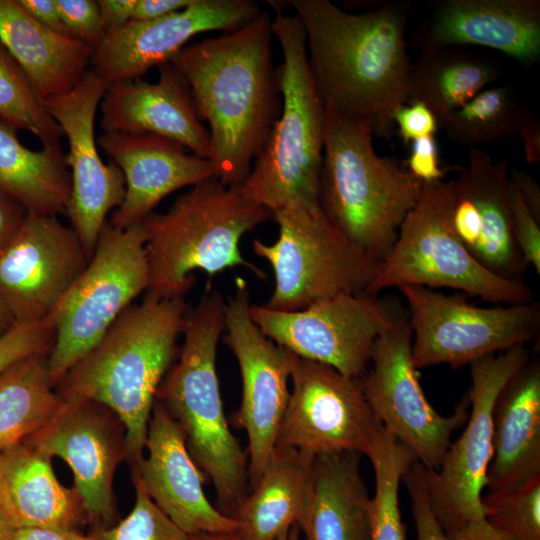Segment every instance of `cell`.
Returning <instances> with one entry per match:
<instances>
[{"label":"cell","mask_w":540,"mask_h":540,"mask_svg":"<svg viewBox=\"0 0 540 540\" xmlns=\"http://www.w3.org/2000/svg\"><path fill=\"white\" fill-rule=\"evenodd\" d=\"M499 77L486 58L452 49L422 52L413 63L407 103L420 102L442 125Z\"/></svg>","instance_id":"obj_32"},{"label":"cell","mask_w":540,"mask_h":540,"mask_svg":"<svg viewBox=\"0 0 540 540\" xmlns=\"http://www.w3.org/2000/svg\"><path fill=\"white\" fill-rule=\"evenodd\" d=\"M148 456L132 464L153 502L188 535L235 533L238 522L207 499L204 477L179 426L155 400L145 441Z\"/></svg>","instance_id":"obj_21"},{"label":"cell","mask_w":540,"mask_h":540,"mask_svg":"<svg viewBox=\"0 0 540 540\" xmlns=\"http://www.w3.org/2000/svg\"><path fill=\"white\" fill-rule=\"evenodd\" d=\"M394 126L398 128L399 136L406 143L434 135L439 123L430 109L420 102L406 103L394 114Z\"/></svg>","instance_id":"obj_43"},{"label":"cell","mask_w":540,"mask_h":540,"mask_svg":"<svg viewBox=\"0 0 540 540\" xmlns=\"http://www.w3.org/2000/svg\"><path fill=\"white\" fill-rule=\"evenodd\" d=\"M105 34L112 33L131 21L136 0H98Z\"/></svg>","instance_id":"obj_47"},{"label":"cell","mask_w":540,"mask_h":540,"mask_svg":"<svg viewBox=\"0 0 540 540\" xmlns=\"http://www.w3.org/2000/svg\"><path fill=\"white\" fill-rule=\"evenodd\" d=\"M525 345L479 358L470 365L471 412L437 470L426 469L433 511L446 533L484 517L483 490L492 458V412L506 382L528 361Z\"/></svg>","instance_id":"obj_12"},{"label":"cell","mask_w":540,"mask_h":540,"mask_svg":"<svg viewBox=\"0 0 540 540\" xmlns=\"http://www.w3.org/2000/svg\"><path fill=\"white\" fill-rule=\"evenodd\" d=\"M412 506L417 540H450L431 506L426 480V468L417 460L402 477Z\"/></svg>","instance_id":"obj_40"},{"label":"cell","mask_w":540,"mask_h":540,"mask_svg":"<svg viewBox=\"0 0 540 540\" xmlns=\"http://www.w3.org/2000/svg\"><path fill=\"white\" fill-rule=\"evenodd\" d=\"M158 68L155 83L135 79L108 86L100 103L102 129L156 135L210 159L209 131L196 113L187 85L170 63Z\"/></svg>","instance_id":"obj_24"},{"label":"cell","mask_w":540,"mask_h":540,"mask_svg":"<svg viewBox=\"0 0 540 540\" xmlns=\"http://www.w3.org/2000/svg\"><path fill=\"white\" fill-rule=\"evenodd\" d=\"M26 214V210L0 188V251L14 236Z\"/></svg>","instance_id":"obj_45"},{"label":"cell","mask_w":540,"mask_h":540,"mask_svg":"<svg viewBox=\"0 0 540 540\" xmlns=\"http://www.w3.org/2000/svg\"><path fill=\"white\" fill-rule=\"evenodd\" d=\"M447 534L450 540H513L490 525L485 518L471 521Z\"/></svg>","instance_id":"obj_49"},{"label":"cell","mask_w":540,"mask_h":540,"mask_svg":"<svg viewBox=\"0 0 540 540\" xmlns=\"http://www.w3.org/2000/svg\"><path fill=\"white\" fill-rule=\"evenodd\" d=\"M372 497L354 451L316 455L297 525L304 540H370Z\"/></svg>","instance_id":"obj_26"},{"label":"cell","mask_w":540,"mask_h":540,"mask_svg":"<svg viewBox=\"0 0 540 540\" xmlns=\"http://www.w3.org/2000/svg\"><path fill=\"white\" fill-rule=\"evenodd\" d=\"M407 161V170L422 183L441 181L444 171L440 168L438 146L434 135L413 140Z\"/></svg>","instance_id":"obj_44"},{"label":"cell","mask_w":540,"mask_h":540,"mask_svg":"<svg viewBox=\"0 0 540 540\" xmlns=\"http://www.w3.org/2000/svg\"><path fill=\"white\" fill-rule=\"evenodd\" d=\"M422 52L478 45L524 63L540 57L539 0H442L419 28Z\"/></svg>","instance_id":"obj_23"},{"label":"cell","mask_w":540,"mask_h":540,"mask_svg":"<svg viewBox=\"0 0 540 540\" xmlns=\"http://www.w3.org/2000/svg\"><path fill=\"white\" fill-rule=\"evenodd\" d=\"M410 311L412 360L417 369L447 364L453 369L525 345L540 332L536 301L479 307L460 295L421 286L398 288Z\"/></svg>","instance_id":"obj_11"},{"label":"cell","mask_w":540,"mask_h":540,"mask_svg":"<svg viewBox=\"0 0 540 540\" xmlns=\"http://www.w3.org/2000/svg\"><path fill=\"white\" fill-rule=\"evenodd\" d=\"M54 341L55 328L50 317L36 322L15 323L0 336V375L30 356H48Z\"/></svg>","instance_id":"obj_39"},{"label":"cell","mask_w":540,"mask_h":540,"mask_svg":"<svg viewBox=\"0 0 540 540\" xmlns=\"http://www.w3.org/2000/svg\"><path fill=\"white\" fill-rule=\"evenodd\" d=\"M487 522L513 540H540V478L508 492L482 495Z\"/></svg>","instance_id":"obj_37"},{"label":"cell","mask_w":540,"mask_h":540,"mask_svg":"<svg viewBox=\"0 0 540 540\" xmlns=\"http://www.w3.org/2000/svg\"><path fill=\"white\" fill-rule=\"evenodd\" d=\"M16 131L0 120V188L27 213H65L71 176L61 145L31 150L19 141Z\"/></svg>","instance_id":"obj_31"},{"label":"cell","mask_w":540,"mask_h":540,"mask_svg":"<svg viewBox=\"0 0 540 540\" xmlns=\"http://www.w3.org/2000/svg\"><path fill=\"white\" fill-rule=\"evenodd\" d=\"M187 540H239L235 533H198L188 535Z\"/></svg>","instance_id":"obj_54"},{"label":"cell","mask_w":540,"mask_h":540,"mask_svg":"<svg viewBox=\"0 0 540 540\" xmlns=\"http://www.w3.org/2000/svg\"><path fill=\"white\" fill-rule=\"evenodd\" d=\"M518 136L523 141L525 160L529 164L540 163V124L531 115L522 124Z\"/></svg>","instance_id":"obj_52"},{"label":"cell","mask_w":540,"mask_h":540,"mask_svg":"<svg viewBox=\"0 0 540 540\" xmlns=\"http://www.w3.org/2000/svg\"><path fill=\"white\" fill-rule=\"evenodd\" d=\"M97 143L125 179L124 199L109 221L117 228L141 223L169 194L214 177L209 159L156 135L104 132Z\"/></svg>","instance_id":"obj_22"},{"label":"cell","mask_w":540,"mask_h":540,"mask_svg":"<svg viewBox=\"0 0 540 540\" xmlns=\"http://www.w3.org/2000/svg\"><path fill=\"white\" fill-rule=\"evenodd\" d=\"M250 307L246 283L237 278L234 294L225 301L224 342L241 373L242 401L235 422L248 436V476L253 487L276 448L294 354L261 332L251 319Z\"/></svg>","instance_id":"obj_16"},{"label":"cell","mask_w":540,"mask_h":540,"mask_svg":"<svg viewBox=\"0 0 540 540\" xmlns=\"http://www.w3.org/2000/svg\"><path fill=\"white\" fill-rule=\"evenodd\" d=\"M135 503L130 513L110 527L91 528L90 540H187L183 532L153 502L144 489L137 471L131 467Z\"/></svg>","instance_id":"obj_38"},{"label":"cell","mask_w":540,"mask_h":540,"mask_svg":"<svg viewBox=\"0 0 540 540\" xmlns=\"http://www.w3.org/2000/svg\"><path fill=\"white\" fill-rule=\"evenodd\" d=\"M0 120L59 146L62 130L35 94L23 70L0 41Z\"/></svg>","instance_id":"obj_36"},{"label":"cell","mask_w":540,"mask_h":540,"mask_svg":"<svg viewBox=\"0 0 540 540\" xmlns=\"http://www.w3.org/2000/svg\"><path fill=\"white\" fill-rule=\"evenodd\" d=\"M70 37L94 49L105 36L99 6L94 0H56Z\"/></svg>","instance_id":"obj_42"},{"label":"cell","mask_w":540,"mask_h":540,"mask_svg":"<svg viewBox=\"0 0 540 540\" xmlns=\"http://www.w3.org/2000/svg\"><path fill=\"white\" fill-rule=\"evenodd\" d=\"M24 442L69 465L92 528L113 525L118 516L113 481L126 460V427L113 410L93 400H63Z\"/></svg>","instance_id":"obj_17"},{"label":"cell","mask_w":540,"mask_h":540,"mask_svg":"<svg viewBox=\"0 0 540 540\" xmlns=\"http://www.w3.org/2000/svg\"><path fill=\"white\" fill-rule=\"evenodd\" d=\"M108 86L89 69L74 88L42 101L68 140L71 189L65 213L89 258L109 212L125 196L122 171L113 161L103 162L95 138L96 112Z\"/></svg>","instance_id":"obj_18"},{"label":"cell","mask_w":540,"mask_h":540,"mask_svg":"<svg viewBox=\"0 0 540 540\" xmlns=\"http://www.w3.org/2000/svg\"><path fill=\"white\" fill-rule=\"evenodd\" d=\"M412 329L398 319L376 341L361 378L365 398L382 427L410 449L426 469L437 470L453 432L468 418V398L450 416L428 402L412 360Z\"/></svg>","instance_id":"obj_13"},{"label":"cell","mask_w":540,"mask_h":540,"mask_svg":"<svg viewBox=\"0 0 540 540\" xmlns=\"http://www.w3.org/2000/svg\"><path fill=\"white\" fill-rule=\"evenodd\" d=\"M148 282L143 223L121 229L107 221L87 267L50 316L55 341L48 370L54 387L146 292Z\"/></svg>","instance_id":"obj_10"},{"label":"cell","mask_w":540,"mask_h":540,"mask_svg":"<svg viewBox=\"0 0 540 540\" xmlns=\"http://www.w3.org/2000/svg\"><path fill=\"white\" fill-rule=\"evenodd\" d=\"M300 530L297 524H295L288 532L281 535L276 540H299Z\"/></svg>","instance_id":"obj_56"},{"label":"cell","mask_w":540,"mask_h":540,"mask_svg":"<svg viewBox=\"0 0 540 540\" xmlns=\"http://www.w3.org/2000/svg\"><path fill=\"white\" fill-rule=\"evenodd\" d=\"M24 10L39 24L57 33L68 35L56 0H18Z\"/></svg>","instance_id":"obj_46"},{"label":"cell","mask_w":540,"mask_h":540,"mask_svg":"<svg viewBox=\"0 0 540 540\" xmlns=\"http://www.w3.org/2000/svg\"><path fill=\"white\" fill-rule=\"evenodd\" d=\"M252 321L294 355L362 378L377 339L398 320L366 292L342 293L296 311L250 307Z\"/></svg>","instance_id":"obj_14"},{"label":"cell","mask_w":540,"mask_h":540,"mask_svg":"<svg viewBox=\"0 0 540 540\" xmlns=\"http://www.w3.org/2000/svg\"><path fill=\"white\" fill-rule=\"evenodd\" d=\"M451 183L477 211L479 233L473 257L496 275L523 280L526 267L513 235L507 159L495 162L487 152L470 148L468 166Z\"/></svg>","instance_id":"obj_29"},{"label":"cell","mask_w":540,"mask_h":540,"mask_svg":"<svg viewBox=\"0 0 540 540\" xmlns=\"http://www.w3.org/2000/svg\"><path fill=\"white\" fill-rule=\"evenodd\" d=\"M530 114L506 86L487 87L441 126L453 142L476 147L517 135Z\"/></svg>","instance_id":"obj_34"},{"label":"cell","mask_w":540,"mask_h":540,"mask_svg":"<svg viewBox=\"0 0 540 540\" xmlns=\"http://www.w3.org/2000/svg\"><path fill=\"white\" fill-rule=\"evenodd\" d=\"M368 458L375 478L370 540H406L399 486L403 475L417 459L384 428Z\"/></svg>","instance_id":"obj_35"},{"label":"cell","mask_w":540,"mask_h":540,"mask_svg":"<svg viewBox=\"0 0 540 540\" xmlns=\"http://www.w3.org/2000/svg\"><path fill=\"white\" fill-rule=\"evenodd\" d=\"M15 320L5 304L0 299V336L5 334L9 329H11L14 324Z\"/></svg>","instance_id":"obj_55"},{"label":"cell","mask_w":540,"mask_h":540,"mask_svg":"<svg viewBox=\"0 0 540 540\" xmlns=\"http://www.w3.org/2000/svg\"><path fill=\"white\" fill-rule=\"evenodd\" d=\"M187 312L184 298L145 294L55 386L63 400H93L119 416L130 465L143 457L156 393L178 357Z\"/></svg>","instance_id":"obj_3"},{"label":"cell","mask_w":540,"mask_h":540,"mask_svg":"<svg viewBox=\"0 0 540 540\" xmlns=\"http://www.w3.org/2000/svg\"><path fill=\"white\" fill-rule=\"evenodd\" d=\"M193 0H136L131 20L157 19L189 6Z\"/></svg>","instance_id":"obj_48"},{"label":"cell","mask_w":540,"mask_h":540,"mask_svg":"<svg viewBox=\"0 0 540 540\" xmlns=\"http://www.w3.org/2000/svg\"><path fill=\"white\" fill-rule=\"evenodd\" d=\"M225 330V300L209 289L188 309L178 361L162 380L156 398L179 426L187 449L211 480L218 510L232 517L246 497L248 455L228 426L216 369Z\"/></svg>","instance_id":"obj_4"},{"label":"cell","mask_w":540,"mask_h":540,"mask_svg":"<svg viewBox=\"0 0 540 540\" xmlns=\"http://www.w3.org/2000/svg\"><path fill=\"white\" fill-rule=\"evenodd\" d=\"M14 540H90L75 529L33 527L17 529Z\"/></svg>","instance_id":"obj_50"},{"label":"cell","mask_w":540,"mask_h":540,"mask_svg":"<svg viewBox=\"0 0 540 540\" xmlns=\"http://www.w3.org/2000/svg\"><path fill=\"white\" fill-rule=\"evenodd\" d=\"M268 2L274 10L273 35L283 55L278 67L282 105L240 188L246 198L272 212L291 200L320 203L324 103L298 17L284 13L280 1Z\"/></svg>","instance_id":"obj_7"},{"label":"cell","mask_w":540,"mask_h":540,"mask_svg":"<svg viewBox=\"0 0 540 540\" xmlns=\"http://www.w3.org/2000/svg\"><path fill=\"white\" fill-rule=\"evenodd\" d=\"M272 18L186 45L169 62L209 126L214 177L241 186L278 118L282 98L272 51Z\"/></svg>","instance_id":"obj_1"},{"label":"cell","mask_w":540,"mask_h":540,"mask_svg":"<svg viewBox=\"0 0 540 540\" xmlns=\"http://www.w3.org/2000/svg\"><path fill=\"white\" fill-rule=\"evenodd\" d=\"M508 202L514 240L526 269L540 274V220L530 211L518 189L509 180Z\"/></svg>","instance_id":"obj_41"},{"label":"cell","mask_w":540,"mask_h":540,"mask_svg":"<svg viewBox=\"0 0 540 540\" xmlns=\"http://www.w3.org/2000/svg\"><path fill=\"white\" fill-rule=\"evenodd\" d=\"M0 41L43 100L74 88L89 70L94 48L35 21L18 0H0Z\"/></svg>","instance_id":"obj_28"},{"label":"cell","mask_w":540,"mask_h":540,"mask_svg":"<svg viewBox=\"0 0 540 540\" xmlns=\"http://www.w3.org/2000/svg\"><path fill=\"white\" fill-rule=\"evenodd\" d=\"M509 180L518 189L533 215L540 220V190L536 182L526 173L513 169Z\"/></svg>","instance_id":"obj_51"},{"label":"cell","mask_w":540,"mask_h":540,"mask_svg":"<svg viewBox=\"0 0 540 540\" xmlns=\"http://www.w3.org/2000/svg\"><path fill=\"white\" fill-rule=\"evenodd\" d=\"M269 212L246 198L240 186H226L215 177L192 186L165 213L152 212L142 221L149 271L145 294L184 298L195 283V270L212 277L243 266L266 279L243 257L239 243Z\"/></svg>","instance_id":"obj_6"},{"label":"cell","mask_w":540,"mask_h":540,"mask_svg":"<svg viewBox=\"0 0 540 540\" xmlns=\"http://www.w3.org/2000/svg\"><path fill=\"white\" fill-rule=\"evenodd\" d=\"M17 529L0 505V540H14Z\"/></svg>","instance_id":"obj_53"},{"label":"cell","mask_w":540,"mask_h":540,"mask_svg":"<svg viewBox=\"0 0 540 540\" xmlns=\"http://www.w3.org/2000/svg\"><path fill=\"white\" fill-rule=\"evenodd\" d=\"M271 213L278 239L271 244L252 241L254 253L274 273L265 307L296 311L338 294L366 292L377 263L344 237L320 203L291 200Z\"/></svg>","instance_id":"obj_9"},{"label":"cell","mask_w":540,"mask_h":540,"mask_svg":"<svg viewBox=\"0 0 540 540\" xmlns=\"http://www.w3.org/2000/svg\"><path fill=\"white\" fill-rule=\"evenodd\" d=\"M51 459L24 441L0 450V505L16 529L88 524L79 492L57 479Z\"/></svg>","instance_id":"obj_27"},{"label":"cell","mask_w":540,"mask_h":540,"mask_svg":"<svg viewBox=\"0 0 540 540\" xmlns=\"http://www.w3.org/2000/svg\"><path fill=\"white\" fill-rule=\"evenodd\" d=\"M323 133L320 206L350 243L378 263L393 246L423 183L396 159L376 153L365 120L324 105Z\"/></svg>","instance_id":"obj_5"},{"label":"cell","mask_w":540,"mask_h":540,"mask_svg":"<svg viewBox=\"0 0 540 540\" xmlns=\"http://www.w3.org/2000/svg\"><path fill=\"white\" fill-rule=\"evenodd\" d=\"M262 13L253 0H193L186 8L147 21H129L105 34L94 49L90 69L108 85L140 79L155 66L169 63L194 36L231 32Z\"/></svg>","instance_id":"obj_20"},{"label":"cell","mask_w":540,"mask_h":540,"mask_svg":"<svg viewBox=\"0 0 540 540\" xmlns=\"http://www.w3.org/2000/svg\"><path fill=\"white\" fill-rule=\"evenodd\" d=\"M63 403L53 386L48 356L25 358L0 375V450L25 441Z\"/></svg>","instance_id":"obj_33"},{"label":"cell","mask_w":540,"mask_h":540,"mask_svg":"<svg viewBox=\"0 0 540 540\" xmlns=\"http://www.w3.org/2000/svg\"><path fill=\"white\" fill-rule=\"evenodd\" d=\"M290 381L276 446L314 456L344 451L370 455L383 427L365 398L361 378L294 355Z\"/></svg>","instance_id":"obj_15"},{"label":"cell","mask_w":540,"mask_h":540,"mask_svg":"<svg viewBox=\"0 0 540 540\" xmlns=\"http://www.w3.org/2000/svg\"><path fill=\"white\" fill-rule=\"evenodd\" d=\"M304 30L310 70L324 105L365 120L388 137L408 101V4L393 1L359 14L329 0H289Z\"/></svg>","instance_id":"obj_2"},{"label":"cell","mask_w":540,"mask_h":540,"mask_svg":"<svg viewBox=\"0 0 540 540\" xmlns=\"http://www.w3.org/2000/svg\"><path fill=\"white\" fill-rule=\"evenodd\" d=\"M314 458L297 448L276 446L252 493L232 516L239 540H276L297 524Z\"/></svg>","instance_id":"obj_30"},{"label":"cell","mask_w":540,"mask_h":540,"mask_svg":"<svg viewBox=\"0 0 540 540\" xmlns=\"http://www.w3.org/2000/svg\"><path fill=\"white\" fill-rule=\"evenodd\" d=\"M449 181L423 183L387 255L376 264L366 293L404 285L451 288L492 303L534 301L523 280L496 275L481 265L456 236L451 224Z\"/></svg>","instance_id":"obj_8"},{"label":"cell","mask_w":540,"mask_h":540,"mask_svg":"<svg viewBox=\"0 0 540 540\" xmlns=\"http://www.w3.org/2000/svg\"><path fill=\"white\" fill-rule=\"evenodd\" d=\"M89 259L76 232L56 215L27 213L0 251V299L16 323L44 320Z\"/></svg>","instance_id":"obj_19"},{"label":"cell","mask_w":540,"mask_h":540,"mask_svg":"<svg viewBox=\"0 0 540 540\" xmlns=\"http://www.w3.org/2000/svg\"><path fill=\"white\" fill-rule=\"evenodd\" d=\"M540 478V363L529 360L504 385L492 412L489 492L520 489Z\"/></svg>","instance_id":"obj_25"}]
</instances>
